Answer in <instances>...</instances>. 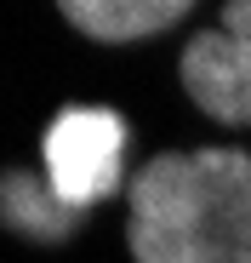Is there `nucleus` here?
Listing matches in <instances>:
<instances>
[{
  "instance_id": "obj_1",
  "label": "nucleus",
  "mask_w": 251,
  "mask_h": 263,
  "mask_svg": "<svg viewBox=\"0 0 251 263\" xmlns=\"http://www.w3.org/2000/svg\"><path fill=\"white\" fill-rule=\"evenodd\" d=\"M132 263H251V155L177 149L132 183Z\"/></svg>"
},
{
  "instance_id": "obj_2",
  "label": "nucleus",
  "mask_w": 251,
  "mask_h": 263,
  "mask_svg": "<svg viewBox=\"0 0 251 263\" xmlns=\"http://www.w3.org/2000/svg\"><path fill=\"white\" fill-rule=\"evenodd\" d=\"M120 155L126 126L114 109H63L46 126V189L69 212H86L120 189Z\"/></svg>"
},
{
  "instance_id": "obj_3",
  "label": "nucleus",
  "mask_w": 251,
  "mask_h": 263,
  "mask_svg": "<svg viewBox=\"0 0 251 263\" xmlns=\"http://www.w3.org/2000/svg\"><path fill=\"white\" fill-rule=\"evenodd\" d=\"M183 86L200 115L251 126V0H228L223 23L183 46Z\"/></svg>"
},
{
  "instance_id": "obj_4",
  "label": "nucleus",
  "mask_w": 251,
  "mask_h": 263,
  "mask_svg": "<svg viewBox=\"0 0 251 263\" xmlns=\"http://www.w3.org/2000/svg\"><path fill=\"white\" fill-rule=\"evenodd\" d=\"M194 0H57V12L92 40H143L172 29Z\"/></svg>"
},
{
  "instance_id": "obj_5",
  "label": "nucleus",
  "mask_w": 251,
  "mask_h": 263,
  "mask_svg": "<svg viewBox=\"0 0 251 263\" xmlns=\"http://www.w3.org/2000/svg\"><path fill=\"white\" fill-rule=\"evenodd\" d=\"M0 217L17 223V229H29V235H40V240H63L80 212H69L46 183H34V178H6L0 183Z\"/></svg>"
}]
</instances>
